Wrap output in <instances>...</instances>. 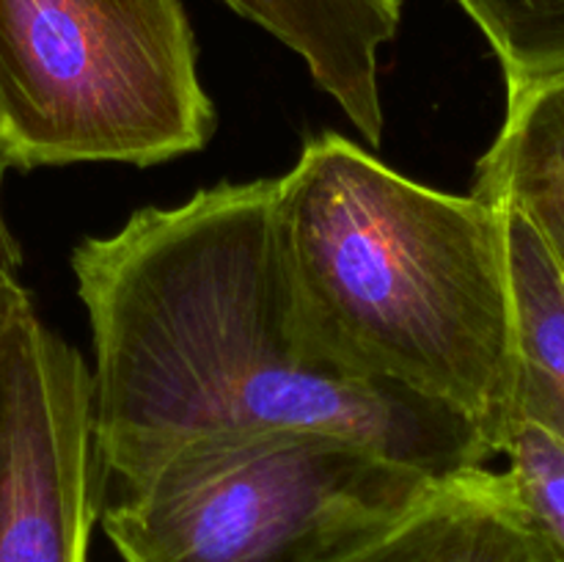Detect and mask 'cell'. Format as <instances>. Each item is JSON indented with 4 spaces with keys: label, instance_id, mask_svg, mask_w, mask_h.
Segmentation results:
<instances>
[{
    "label": "cell",
    "instance_id": "5",
    "mask_svg": "<svg viewBox=\"0 0 564 562\" xmlns=\"http://www.w3.org/2000/svg\"><path fill=\"white\" fill-rule=\"evenodd\" d=\"M105 499L91 369L25 290L0 334V562H88Z\"/></svg>",
    "mask_w": 564,
    "mask_h": 562
},
{
    "label": "cell",
    "instance_id": "3",
    "mask_svg": "<svg viewBox=\"0 0 564 562\" xmlns=\"http://www.w3.org/2000/svg\"><path fill=\"white\" fill-rule=\"evenodd\" d=\"M444 477L323 430L207 439L105 499L121 562H325Z\"/></svg>",
    "mask_w": 564,
    "mask_h": 562
},
{
    "label": "cell",
    "instance_id": "4",
    "mask_svg": "<svg viewBox=\"0 0 564 562\" xmlns=\"http://www.w3.org/2000/svg\"><path fill=\"white\" fill-rule=\"evenodd\" d=\"M213 132L182 0H0L3 169H143Z\"/></svg>",
    "mask_w": 564,
    "mask_h": 562
},
{
    "label": "cell",
    "instance_id": "2",
    "mask_svg": "<svg viewBox=\"0 0 564 562\" xmlns=\"http://www.w3.org/2000/svg\"><path fill=\"white\" fill-rule=\"evenodd\" d=\"M273 226L292 317L319 358L457 413L505 455L516 430L505 209L319 132L273 180Z\"/></svg>",
    "mask_w": 564,
    "mask_h": 562
},
{
    "label": "cell",
    "instance_id": "6",
    "mask_svg": "<svg viewBox=\"0 0 564 562\" xmlns=\"http://www.w3.org/2000/svg\"><path fill=\"white\" fill-rule=\"evenodd\" d=\"M325 562H560L512 479L488 466L441 479L383 532Z\"/></svg>",
    "mask_w": 564,
    "mask_h": 562
},
{
    "label": "cell",
    "instance_id": "8",
    "mask_svg": "<svg viewBox=\"0 0 564 562\" xmlns=\"http://www.w3.org/2000/svg\"><path fill=\"white\" fill-rule=\"evenodd\" d=\"M471 193L521 215L564 279V75L507 91V116Z\"/></svg>",
    "mask_w": 564,
    "mask_h": 562
},
{
    "label": "cell",
    "instance_id": "11",
    "mask_svg": "<svg viewBox=\"0 0 564 562\" xmlns=\"http://www.w3.org/2000/svg\"><path fill=\"white\" fill-rule=\"evenodd\" d=\"M505 455L510 463L507 477L523 507L564 562V444L534 424L518 422Z\"/></svg>",
    "mask_w": 564,
    "mask_h": 562
},
{
    "label": "cell",
    "instance_id": "9",
    "mask_svg": "<svg viewBox=\"0 0 564 562\" xmlns=\"http://www.w3.org/2000/svg\"><path fill=\"white\" fill-rule=\"evenodd\" d=\"M505 226L516 320V424H534L564 444V279L521 215L505 209Z\"/></svg>",
    "mask_w": 564,
    "mask_h": 562
},
{
    "label": "cell",
    "instance_id": "12",
    "mask_svg": "<svg viewBox=\"0 0 564 562\" xmlns=\"http://www.w3.org/2000/svg\"><path fill=\"white\" fill-rule=\"evenodd\" d=\"M3 174L6 169L0 165V334H3V325L9 320L11 306L17 303V298L25 292L22 284V251L17 246L14 235H11L9 218H6L3 207Z\"/></svg>",
    "mask_w": 564,
    "mask_h": 562
},
{
    "label": "cell",
    "instance_id": "10",
    "mask_svg": "<svg viewBox=\"0 0 564 562\" xmlns=\"http://www.w3.org/2000/svg\"><path fill=\"white\" fill-rule=\"evenodd\" d=\"M485 33L507 91L564 75V0H455Z\"/></svg>",
    "mask_w": 564,
    "mask_h": 562
},
{
    "label": "cell",
    "instance_id": "7",
    "mask_svg": "<svg viewBox=\"0 0 564 562\" xmlns=\"http://www.w3.org/2000/svg\"><path fill=\"white\" fill-rule=\"evenodd\" d=\"M301 55L319 91L328 94L350 125L380 147L383 102L378 58L397 36L400 0H224Z\"/></svg>",
    "mask_w": 564,
    "mask_h": 562
},
{
    "label": "cell",
    "instance_id": "1",
    "mask_svg": "<svg viewBox=\"0 0 564 562\" xmlns=\"http://www.w3.org/2000/svg\"><path fill=\"white\" fill-rule=\"evenodd\" d=\"M91 325V417L110 488L207 439L323 430L449 477L490 455L457 413L339 372L292 317L273 180L143 207L72 251Z\"/></svg>",
    "mask_w": 564,
    "mask_h": 562
}]
</instances>
